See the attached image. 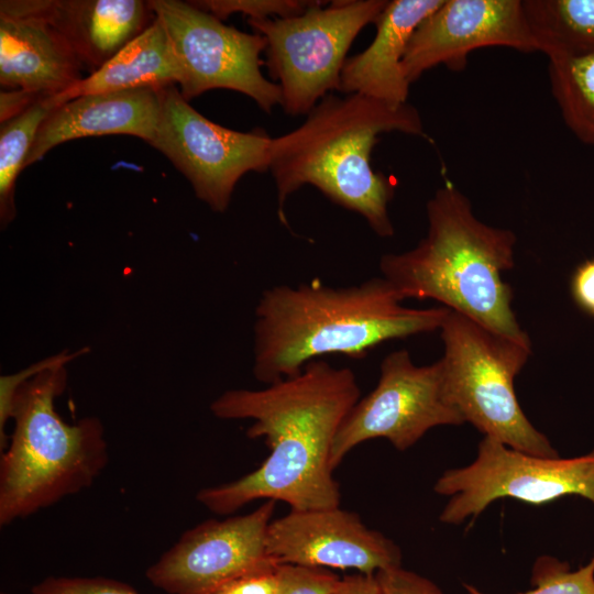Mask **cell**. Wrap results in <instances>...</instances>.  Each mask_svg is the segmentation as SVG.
<instances>
[{"instance_id": "cell-1", "label": "cell", "mask_w": 594, "mask_h": 594, "mask_svg": "<svg viewBox=\"0 0 594 594\" xmlns=\"http://www.w3.org/2000/svg\"><path fill=\"white\" fill-rule=\"evenodd\" d=\"M360 395L352 370L322 360L263 389L224 392L210 405L212 414L221 419H252L246 436L265 438L271 453L239 480L198 491L197 502L218 515L232 514L256 499L284 502L295 510L340 506L331 448Z\"/></svg>"}, {"instance_id": "cell-2", "label": "cell", "mask_w": 594, "mask_h": 594, "mask_svg": "<svg viewBox=\"0 0 594 594\" xmlns=\"http://www.w3.org/2000/svg\"><path fill=\"white\" fill-rule=\"evenodd\" d=\"M402 302L384 277L348 287L319 280L271 287L255 309L253 374L271 385L327 354L361 359L385 341L440 329L450 311Z\"/></svg>"}, {"instance_id": "cell-3", "label": "cell", "mask_w": 594, "mask_h": 594, "mask_svg": "<svg viewBox=\"0 0 594 594\" xmlns=\"http://www.w3.org/2000/svg\"><path fill=\"white\" fill-rule=\"evenodd\" d=\"M295 130L272 138L271 172L277 193V215L288 226L284 207L305 185L362 216L375 234L395 233L388 215L391 182L371 166L378 135L400 132L426 138L419 111L411 105H389L363 95L323 97Z\"/></svg>"}, {"instance_id": "cell-4", "label": "cell", "mask_w": 594, "mask_h": 594, "mask_svg": "<svg viewBox=\"0 0 594 594\" xmlns=\"http://www.w3.org/2000/svg\"><path fill=\"white\" fill-rule=\"evenodd\" d=\"M72 356L51 358L1 378L0 429L14 428L0 459V525L7 526L89 487L109 454L101 421L67 424L55 409Z\"/></svg>"}, {"instance_id": "cell-5", "label": "cell", "mask_w": 594, "mask_h": 594, "mask_svg": "<svg viewBox=\"0 0 594 594\" xmlns=\"http://www.w3.org/2000/svg\"><path fill=\"white\" fill-rule=\"evenodd\" d=\"M427 234L411 250L381 257L384 277L403 300L433 299L482 326L525 338L502 273L514 267L516 235L480 221L451 183L427 202Z\"/></svg>"}, {"instance_id": "cell-6", "label": "cell", "mask_w": 594, "mask_h": 594, "mask_svg": "<svg viewBox=\"0 0 594 594\" xmlns=\"http://www.w3.org/2000/svg\"><path fill=\"white\" fill-rule=\"evenodd\" d=\"M439 330L446 395L464 420L515 450L559 457L525 416L514 391V380L531 353L529 337L495 332L451 309Z\"/></svg>"}, {"instance_id": "cell-7", "label": "cell", "mask_w": 594, "mask_h": 594, "mask_svg": "<svg viewBox=\"0 0 594 594\" xmlns=\"http://www.w3.org/2000/svg\"><path fill=\"white\" fill-rule=\"evenodd\" d=\"M315 1L292 18L248 20L266 40L265 65L278 80L284 111L307 114L339 91L346 53L358 34L375 23L387 0Z\"/></svg>"}, {"instance_id": "cell-8", "label": "cell", "mask_w": 594, "mask_h": 594, "mask_svg": "<svg viewBox=\"0 0 594 594\" xmlns=\"http://www.w3.org/2000/svg\"><path fill=\"white\" fill-rule=\"evenodd\" d=\"M147 3L167 33L180 74L179 91L186 100L224 88L246 95L267 113L282 103L278 84L261 72L264 36L226 25L189 1Z\"/></svg>"}, {"instance_id": "cell-9", "label": "cell", "mask_w": 594, "mask_h": 594, "mask_svg": "<svg viewBox=\"0 0 594 594\" xmlns=\"http://www.w3.org/2000/svg\"><path fill=\"white\" fill-rule=\"evenodd\" d=\"M435 491L451 496L439 519L453 525L475 518L504 497L543 504L578 495L594 504V451L568 459L542 458L484 436L474 462L446 471Z\"/></svg>"}, {"instance_id": "cell-10", "label": "cell", "mask_w": 594, "mask_h": 594, "mask_svg": "<svg viewBox=\"0 0 594 594\" xmlns=\"http://www.w3.org/2000/svg\"><path fill=\"white\" fill-rule=\"evenodd\" d=\"M271 140L262 131L221 127L194 109L176 85L161 89V112L148 143L189 180L198 199L223 212L246 173L268 170Z\"/></svg>"}, {"instance_id": "cell-11", "label": "cell", "mask_w": 594, "mask_h": 594, "mask_svg": "<svg viewBox=\"0 0 594 594\" xmlns=\"http://www.w3.org/2000/svg\"><path fill=\"white\" fill-rule=\"evenodd\" d=\"M463 422L446 395L441 361L419 366L407 350H398L384 358L376 387L342 421L330 464L334 470L354 447L371 439L385 438L404 451L433 427Z\"/></svg>"}, {"instance_id": "cell-12", "label": "cell", "mask_w": 594, "mask_h": 594, "mask_svg": "<svg viewBox=\"0 0 594 594\" xmlns=\"http://www.w3.org/2000/svg\"><path fill=\"white\" fill-rule=\"evenodd\" d=\"M274 501L252 513L205 520L186 530L145 571L146 579L168 594H217L232 581L280 563L267 549Z\"/></svg>"}, {"instance_id": "cell-13", "label": "cell", "mask_w": 594, "mask_h": 594, "mask_svg": "<svg viewBox=\"0 0 594 594\" xmlns=\"http://www.w3.org/2000/svg\"><path fill=\"white\" fill-rule=\"evenodd\" d=\"M490 46L538 52L522 0H443L413 33L403 72L411 85L440 64L462 70L471 52Z\"/></svg>"}, {"instance_id": "cell-14", "label": "cell", "mask_w": 594, "mask_h": 594, "mask_svg": "<svg viewBox=\"0 0 594 594\" xmlns=\"http://www.w3.org/2000/svg\"><path fill=\"white\" fill-rule=\"evenodd\" d=\"M267 549L280 564L355 569L364 574L398 568L402 562L396 543L340 506L290 509L272 520Z\"/></svg>"}, {"instance_id": "cell-15", "label": "cell", "mask_w": 594, "mask_h": 594, "mask_svg": "<svg viewBox=\"0 0 594 594\" xmlns=\"http://www.w3.org/2000/svg\"><path fill=\"white\" fill-rule=\"evenodd\" d=\"M82 63L52 23L46 0L0 1V84L46 96L82 79Z\"/></svg>"}, {"instance_id": "cell-16", "label": "cell", "mask_w": 594, "mask_h": 594, "mask_svg": "<svg viewBox=\"0 0 594 594\" xmlns=\"http://www.w3.org/2000/svg\"><path fill=\"white\" fill-rule=\"evenodd\" d=\"M161 89L89 94L61 105L40 127L24 168L54 146L75 139L127 134L150 143L158 123Z\"/></svg>"}, {"instance_id": "cell-17", "label": "cell", "mask_w": 594, "mask_h": 594, "mask_svg": "<svg viewBox=\"0 0 594 594\" xmlns=\"http://www.w3.org/2000/svg\"><path fill=\"white\" fill-rule=\"evenodd\" d=\"M443 0H393L376 20V34L361 53L346 58L339 91L359 94L389 105L407 103L410 84L403 58L417 26Z\"/></svg>"}, {"instance_id": "cell-18", "label": "cell", "mask_w": 594, "mask_h": 594, "mask_svg": "<svg viewBox=\"0 0 594 594\" xmlns=\"http://www.w3.org/2000/svg\"><path fill=\"white\" fill-rule=\"evenodd\" d=\"M46 10L84 68L91 73L155 19L147 1L141 0H46Z\"/></svg>"}, {"instance_id": "cell-19", "label": "cell", "mask_w": 594, "mask_h": 594, "mask_svg": "<svg viewBox=\"0 0 594 594\" xmlns=\"http://www.w3.org/2000/svg\"><path fill=\"white\" fill-rule=\"evenodd\" d=\"M180 74L167 33L158 18L112 58L70 88L47 97L55 109L77 97L138 88L178 85Z\"/></svg>"}, {"instance_id": "cell-20", "label": "cell", "mask_w": 594, "mask_h": 594, "mask_svg": "<svg viewBox=\"0 0 594 594\" xmlns=\"http://www.w3.org/2000/svg\"><path fill=\"white\" fill-rule=\"evenodd\" d=\"M538 52L547 57L594 50V0H522Z\"/></svg>"}, {"instance_id": "cell-21", "label": "cell", "mask_w": 594, "mask_h": 594, "mask_svg": "<svg viewBox=\"0 0 594 594\" xmlns=\"http://www.w3.org/2000/svg\"><path fill=\"white\" fill-rule=\"evenodd\" d=\"M551 94L569 130L594 145V50L548 57Z\"/></svg>"}, {"instance_id": "cell-22", "label": "cell", "mask_w": 594, "mask_h": 594, "mask_svg": "<svg viewBox=\"0 0 594 594\" xmlns=\"http://www.w3.org/2000/svg\"><path fill=\"white\" fill-rule=\"evenodd\" d=\"M43 97L0 128V216L8 224L14 217V187L34 143L37 131L54 110Z\"/></svg>"}, {"instance_id": "cell-23", "label": "cell", "mask_w": 594, "mask_h": 594, "mask_svg": "<svg viewBox=\"0 0 594 594\" xmlns=\"http://www.w3.org/2000/svg\"><path fill=\"white\" fill-rule=\"evenodd\" d=\"M531 585L532 590L520 594H594V556L575 571L566 562L542 556L534 564ZM464 587L470 594H484L472 585Z\"/></svg>"}, {"instance_id": "cell-24", "label": "cell", "mask_w": 594, "mask_h": 594, "mask_svg": "<svg viewBox=\"0 0 594 594\" xmlns=\"http://www.w3.org/2000/svg\"><path fill=\"white\" fill-rule=\"evenodd\" d=\"M195 7L224 20L233 13L246 15L248 20L292 18L304 13L315 1L305 0H197Z\"/></svg>"}, {"instance_id": "cell-25", "label": "cell", "mask_w": 594, "mask_h": 594, "mask_svg": "<svg viewBox=\"0 0 594 594\" xmlns=\"http://www.w3.org/2000/svg\"><path fill=\"white\" fill-rule=\"evenodd\" d=\"M339 581L328 569L279 564L277 594H329Z\"/></svg>"}, {"instance_id": "cell-26", "label": "cell", "mask_w": 594, "mask_h": 594, "mask_svg": "<svg viewBox=\"0 0 594 594\" xmlns=\"http://www.w3.org/2000/svg\"><path fill=\"white\" fill-rule=\"evenodd\" d=\"M32 594H140L131 585L107 578L48 576L31 588Z\"/></svg>"}, {"instance_id": "cell-27", "label": "cell", "mask_w": 594, "mask_h": 594, "mask_svg": "<svg viewBox=\"0 0 594 594\" xmlns=\"http://www.w3.org/2000/svg\"><path fill=\"white\" fill-rule=\"evenodd\" d=\"M381 594H442L431 581L402 566L375 573Z\"/></svg>"}, {"instance_id": "cell-28", "label": "cell", "mask_w": 594, "mask_h": 594, "mask_svg": "<svg viewBox=\"0 0 594 594\" xmlns=\"http://www.w3.org/2000/svg\"><path fill=\"white\" fill-rule=\"evenodd\" d=\"M278 566L243 575L217 594H277Z\"/></svg>"}, {"instance_id": "cell-29", "label": "cell", "mask_w": 594, "mask_h": 594, "mask_svg": "<svg viewBox=\"0 0 594 594\" xmlns=\"http://www.w3.org/2000/svg\"><path fill=\"white\" fill-rule=\"evenodd\" d=\"M571 294L576 305L594 317V258L583 262L574 271Z\"/></svg>"}, {"instance_id": "cell-30", "label": "cell", "mask_w": 594, "mask_h": 594, "mask_svg": "<svg viewBox=\"0 0 594 594\" xmlns=\"http://www.w3.org/2000/svg\"><path fill=\"white\" fill-rule=\"evenodd\" d=\"M46 97V95L28 91L23 89H13L11 91H1L0 94V121L1 123L9 121L36 101Z\"/></svg>"}, {"instance_id": "cell-31", "label": "cell", "mask_w": 594, "mask_h": 594, "mask_svg": "<svg viewBox=\"0 0 594 594\" xmlns=\"http://www.w3.org/2000/svg\"><path fill=\"white\" fill-rule=\"evenodd\" d=\"M329 594H381L375 574H354L340 579Z\"/></svg>"}, {"instance_id": "cell-32", "label": "cell", "mask_w": 594, "mask_h": 594, "mask_svg": "<svg viewBox=\"0 0 594 594\" xmlns=\"http://www.w3.org/2000/svg\"><path fill=\"white\" fill-rule=\"evenodd\" d=\"M1 594H7V593H1Z\"/></svg>"}]
</instances>
